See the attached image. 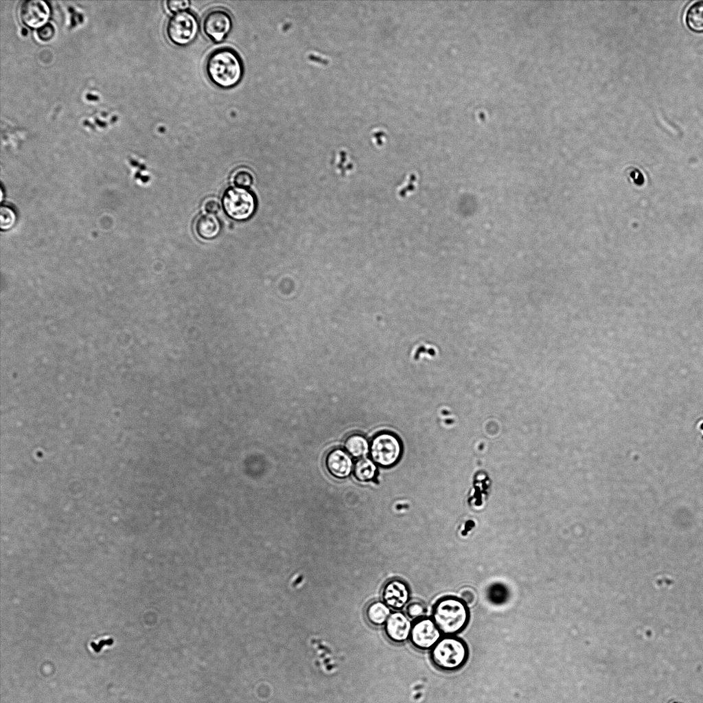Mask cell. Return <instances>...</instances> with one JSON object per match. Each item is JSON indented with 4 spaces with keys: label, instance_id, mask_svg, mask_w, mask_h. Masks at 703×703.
<instances>
[{
    "label": "cell",
    "instance_id": "obj_1",
    "mask_svg": "<svg viewBox=\"0 0 703 703\" xmlns=\"http://www.w3.org/2000/svg\"><path fill=\"white\" fill-rule=\"evenodd\" d=\"M205 71L210 82L224 90L240 84L244 74V65L239 54L229 47L211 51L205 63Z\"/></svg>",
    "mask_w": 703,
    "mask_h": 703
},
{
    "label": "cell",
    "instance_id": "obj_2",
    "mask_svg": "<svg viewBox=\"0 0 703 703\" xmlns=\"http://www.w3.org/2000/svg\"><path fill=\"white\" fill-rule=\"evenodd\" d=\"M431 618L443 636H457L468 626L470 614L460 597L448 595L435 602Z\"/></svg>",
    "mask_w": 703,
    "mask_h": 703
},
{
    "label": "cell",
    "instance_id": "obj_3",
    "mask_svg": "<svg viewBox=\"0 0 703 703\" xmlns=\"http://www.w3.org/2000/svg\"><path fill=\"white\" fill-rule=\"evenodd\" d=\"M430 656L434 666L439 670L455 671L468 661L469 648L465 641L457 636H442L430 649Z\"/></svg>",
    "mask_w": 703,
    "mask_h": 703
},
{
    "label": "cell",
    "instance_id": "obj_4",
    "mask_svg": "<svg viewBox=\"0 0 703 703\" xmlns=\"http://www.w3.org/2000/svg\"><path fill=\"white\" fill-rule=\"evenodd\" d=\"M200 30L196 14L185 10L170 16L165 25V34L169 41L177 47H186L197 38Z\"/></svg>",
    "mask_w": 703,
    "mask_h": 703
},
{
    "label": "cell",
    "instance_id": "obj_5",
    "mask_svg": "<svg viewBox=\"0 0 703 703\" xmlns=\"http://www.w3.org/2000/svg\"><path fill=\"white\" fill-rule=\"evenodd\" d=\"M402 453L401 441L392 433H379L370 442V456L375 463L382 467L393 466L400 460Z\"/></svg>",
    "mask_w": 703,
    "mask_h": 703
},
{
    "label": "cell",
    "instance_id": "obj_6",
    "mask_svg": "<svg viewBox=\"0 0 703 703\" xmlns=\"http://www.w3.org/2000/svg\"><path fill=\"white\" fill-rule=\"evenodd\" d=\"M222 206L226 214L236 220H245L255 212L256 199L249 190L242 187H230L222 196Z\"/></svg>",
    "mask_w": 703,
    "mask_h": 703
},
{
    "label": "cell",
    "instance_id": "obj_7",
    "mask_svg": "<svg viewBox=\"0 0 703 703\" xmlns=\"http://www.w3.org/2000/svg\"><path fill=\"white\" fill-rule=\"evenodd\" d=\"M233 26L231 14L223 8L209 10L202 20L203 34L208 39L216 43L224 41L232 31Z\"/></svg>",
    "mask_w": 703,
    "mask_h": 703
},
{
    "label": "cell",
    "instance_id": "obj_8",
    "mask_svg": "<svg viewBox=\"0 0 703 703\" xmlns=\"http://www.w3.org/2000/svg\"><path fill=\"white\" fill-rule=\"evenodd\" d=\"M442 635L433 619L424 616L413 623L409 640L419 650H430Z\"/></svg>",
    "mask_w": 703,
    "mask_h": 703
},
{
    "label": "cell",
    "instance_id": "obj_9",
    "mask_svg": "<svg viewBox=\"0 0 703 703\" xmlns=\"http://www.w3.org/2000/svg\"><path fill=\"white\" fill-rule=\"evenodd\" d=\"M382 597L383 601L389 608L400 610L408 605L410 599V589L404 581L393 579L387 581L384 586Z\"/></svg>",
    "mask_w": 703,
    "mask_h": 703
},
{
    "label": "cell",
    "instance_id": "obj_10",
    "mask_svg": "<svg viewBox=\"0 0 703 703\" xmlns=\"http://www.w3.org/2000/svg\"><path fill=\"white\" fill-rule=\"evenodd\" d=\"M22 22L30 27H40L49 15V8L46 1L29 0L22 3L19 9Z\"/></svg>",
    "mask_w": 703,
    "mask_h": 703
},
{
    "label": "cell",
    "instance_id": "obj_11",
    "mask_svg": "<svg viewBox=\"0 0 703 703\" xmlns=\"http://www.w3.org/2000/svg\"><path fill=\"white\" fill-rule=\"evenodd\" d=\"M413 624L400 611L392 612L384 624L387 637L393 643H402L409 639Z\"/></svg>",
    "mask_w": 703,
    "mask_h": 703
},
{
    "label": "cell",
    "instance_id": "obj_12",
    "mask_svg": "<svg viewBox=\"0 0 703 703\" xmlns=\"http://www.w3.org/2000/svg\"><path fill=\"white\" fill-rule=\"evenodd\" d=\"M325 463L328 472L338 479L348 476L354 468L350 455L341 448L331 450L325 457Z\"/></svg>",
    "mask_w": 703,
    "mask_h": 703
},
{
    "label": "cell",
    "instance_id": "obj_13",
    "mask_svg": "<svg viewBox=\"0 0 703 703\" xmlns=\"http://www.w3.org/2000/svg\"><path fill=\"white\" fill-rule=\"evenodd\" d=\"M197 234L202 238L210 240L216 238L220 233V224L218 218L212 214H203L198 216L195 222Z\"/></svg>",
    "mask_w": 703,
    "mask_h": 703
},
{
    "label": "cell",
    "instance_id": "obj_14",
    "mask_svg": "<svg viewBox=\"0 0 703 703\" xmlns=\"http://www.w3.org/2000/svg\"><path fill=\"white\" fill-rule=\"evenodd\" d=\"M370 443L366 437L360 434L349 435L345 440V451L352 457L363 458L369 452Z\"/></svg>",
    "mask_w": 703,
    "mask_h": 703
},
{
    "label": "cell",
    "instance_id": "obj_15",
    "mask_svg": "<svg viewBox=\"0 0 703 703\" xmlns=\"http://www.w3.org/2000/svg\"><path fill=\"white\" fill-rule=\"evenodd\" d=\"M391 614L390 608L383 601L371 602L365 611L368 622L375 626L385 624Z\"/></svg>",
    "mask_w": 703,
    "mask_h": 703
},
{
    "label": "cell",
    "instance_id": "obj_16",
    "mask_svg": "<svg viewBox=\"0 0 703 703\" xmlns=\"http://www.w3.org/2000/svg\"><path fill=\"white\" fill-rule=\"evenodd\" d=\"M688 27L695 32H703V1L693 3L685 14Z\"/></svg>",
    "mask_w": 703,
    "mask_h": 703
},
{
    "label": "cell",
    "instance_id": "obj_17",
    "mask_svg": "<svg viewBox=\"0 0 703 703\" xmlns=\"http://www.w3.org/2000/svg\"><path fill=\"white\" fill-rule=\"evenodd\" d=\"M353 472L358 481H369L376 476L377 468L372 460L363 457L356 461Z\"/></svg>",
    "mask_w": 703,
    "mask_h": 703
},
{
    "label": "cell",
    "instance_id": "obj_18",
    "mask_svg": "<svg viewBox=\"0 0 703 703\" xmlns=\"http://www.w3.org/2000/svg\"><path fill=\"white\" fill-rule=\"evenodd\" d=\"M233 180L239 187H248L253 183V176L248 170L240 169L235 172Z\"/></svg>",
    "mask_w": 703,
    "mask_h": 703
},
{
    "label": "cell",
    "instance_id": "obj_19",
    "mask_svg": "<svg viewBox=\"0 0 703 703\" xmlns=\"http://www.w3.org/2000/svg\"><path fill=\"white\" fill-rule=\"evenodd\" d=\"M406 611L408 618L416 620L424 617L426 613L424 605L419 601H413L408 603Z\"/></svg>",
    "mask_w": 703,
    "mask_h": 703
},
{
    "label": "cell",
    "instance_id": "obj_20",
    "mask_svg": "<svg viewBox=\"0 0 703 703\" xmlns=\"http://www.w3.org/2000/svg\"><path fill=\"white\" fill-rule=\"evenodd\" d=\"M16 215L14 211L9 207L4 206L1 209V229L10 228L15 222Z\"/></svg>",
    "mask_w": 703,
    "mask_h": 703
},
{
    "label": "cell",
    "instance_id": "obj_21",
    "mask_svg": "<svg viewBox=\"0 0 703 703\" xmlns=\"http://www.w3.org/2000/svg\"><path fill=\"white\" fill-rule=\"evenodd\" d=\"M167 9L173 14H176L183 11L187 10L190 6L191 2L188 0L183 1H172L169 0L165 2Z\"/></svg>",
    "mask_w": 703,
    "mask_h": 703
},
{
    "label": "cell",
    "instance_id": "obj_22",
    "mask_svg": "<svg viewBox=\"0 0 703 703\" xmlns=\"http://www.w3.org/2000/svg\"><path fill=\"white\" fill-rule=\"evenodd\" d=\"M55 33L52 24L46 23L37 30L38 37L43 41H47L52 38Z\"/></svg>",
    "mask_w": 703,
    "mask_h": 703
},
{
    "label": "cell",
    "instance_id": "obj_23",
    "mask_svg": "<svg viewBox=\"0 0 703 703\" xmlns=\"http://www.w3.org/2000/svg\"><path fill=\"white\" fill-rule=\"evenodd\" d=\"M460 598L468 605H472L475 601V594L472 589L466 588L462 590L460 593Z\"/></svg>",
    "mask_w": 703,
    "mask_h": 703
},
{
    "label": "cell",
    "instance_id": "obj_24",
    "mask_svg": "<svg viewBox=\"0 0 703 703\" xmlns=\"http://www.w3.org/2000/svg\"><path fill=\"white\" fill-rule=\"evenodd\" d=\"M204 208L209 214H216L219 211L220 207L217 200L208 199L204 203Z\"/></svg>",
    "mask_w": 703,
    "mask_h": 703
},
{
    "label": "cell",
    "instance_id": "obj_25",
    "mask_svg": "<svg viewBox=\"0 0 703 703\" xmlns=\"http://www.w3.org/2000/svg\"><path fill=\"white\" fill-rule=\"evenodd\" d=\"M113 643V641L112 638H108L107 640L100 641L97 644L91 643V645L95 652H100L104 645H111Z\"/></svg>",
    "mask_w": 703,
    "mask_h": 703
},
{
    "label": "cell",
    "instance_id": "obj_26",
    "mask_svg": "<svg viewBox=\"0 0 703 703\" xmlns=\"http://www.w3.org/2000/svg\"><path fill=\"white\" fill-rule=\"evenodd\" d=\"M668 703H681V702H675V701H671V702H669Z\"/></svg>",
    "mask_w": 703,
    "mask_h": 703
}]
</instances>
